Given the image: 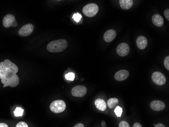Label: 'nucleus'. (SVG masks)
Listing matches in <instances>:
<instances>
[{
	"label": "nucleus",
	"instance_id": "obj_28",
	"mask_svg": "<svg viewBox=\"0 0 169 127\" xmlns=\"http://www.w3.org/2000/svg\"><path fill=\"white\" fill-rule=\"evenodd\" d=\"M84 125L82 123H79L78 124L76 125L74 127H84Z\"/></svg>",
	"mask_w": 169,
	"mask_h": 127
},
{
	"label": "nucleus",
	"instance_id": "obj_6",
	"mask_svg": "<svg viewBox=\"0 0 169 127\" xmlns=\"http://www.w3.org/2000/svg\"><path fill=\"white\" fill-rule=\"evenodd\" d=\"M3 24L4 27L8 28L9 27H17L18 24L16 20L15 17L13 15L9 14L4 17Z\"/></svg>",
	"mask_w": 169,
	"mask_h": 127
},
{
	"label": "nucleus",
	"instance_id": "obj_11",
	"mask_svg": "<svg viewBox=\"0 0 169 127\" xmlns=\"http://www.w3.org/2000/svg\"><path fill=\"white\" fill-rule=\"evenodd\" d=\"M129 76V72L125 69H123L117 72L115 75L114 78L117 81H123L126 80Z\"/></svg>",
	"mask_w": 169,
	"mask_h": 127
},
{
	"label": "nucleus",
	"instance_id": "obj_25",
	"mask_svg": "<svg viewBox=\"0 0 169 127\" xmlns=\"http://www.w3.org/2000/svg\"><path fill=\"white\" fill-rule=\"evenodd\" d=\"M28 125L27 124V123H25L24 121H21L19 123H18L16 127H28Z\"/></svg>",
	"mask_w": 169,
	"mask_h": 127
},
{
	"label": "nucleus",
	"instance_id": "obj_3",
	"mask_svg": "<svg viewBox=\"0 0 169 127\" xmlns=\"http://www.w3.org/2000/svg\"><path fill=\"white\" fill-rule=\"evenodd\" d=\"M1 80L2 83L4 84V88L8 86L15 87L17 86L19 83V79L16 74H12L9 75L5 78Z\"/></svg>",
	"mask_w": 169,
	"mask_h": 127
},
{
	"label": "nucleus",
	"instance_id": "obj_5",
	"mask_svg": "<svg viewBox=\"0 0 169 127\" xmlns=\"http://www.w3.org/2000/svg\"><path fill=\"white\" fill-rule=\"evenodd\" d=\"M50 109L54 113H61L65 110L66 104L65 102L61 100L54 101L50 105Z\"/></svg>",
	"mask_w": 169,
	"mask_h": 127
},
{
	"label": "nucleus",
	"instance_id": "obj_21",
	"mask_svg": "<svg viewBox=\"0 0 169 127\" xmlns=\"http://www.w3.org/2000/svg\"><path fill=\"white\" fill-rule=\"evenodd\" d=\"M82 16L81 14L79 13H75L73 14L72 16V18L73 20H75L76 23H79V21H80V19H82Z\"/></svg>",
	"mask_w": 169,
	"mask_h": 127
},
{
	"label": "nucleus",
	"instance_id": "obj_14",
	"mask_svg": "<svg viewBox=\"0 0 169 127\" xmlns=\"http://www.w3.org/2000/svg\"><path fill=\"white\" fill-rule=\"evenodd\" d=\"M147 40L146 37H144L142 35L139 36L137 39L136 44L138 48L140 49H145L147 45Z\"/></svg>",
	"mask_w": 169,
	"mask_h": 127
},
{
	"label": "nucleus",
	"instance_id": "obj_20",
	"mask_svg": "<svg viewBox=\"0 0 169 127\" xmlns=\"http://www.w3.org/2000/svg\"><path fill=\"white\" fill-rule=\"evenodd\" d=\"M114 113H116V116L118 117H121L123 113V109L120 106H117L114 109Z\"/></svg>",
	"mask_w": 169,
	"mask_h": 127
},
{
	"label": "nucleus",
	"instance_id": "obj_9",
	"mask_svg": "<svg viewBox=\"0 0 169 127\" xmlns=\"http://www.w3.org/2000/svg\"><path fill=\"white\" fill-rule=\"evenodd\" d=\"M34 30V26L33 24L29 23L23 26L19 30V35L21 37H27L33 33Z\"/></svg>",
	"mask_w": 169,
	"mask_h": 127
},
{
	"label": "nucleus",
	"instance_id": "obj_16",
	"mask_svg": "<svg viewBox=\"0 0 169 127\" xmlns=\"http://www.w3.org/2000/svg\"><path fill=\"white\" fill-rule=\"evenodd\" d=\"M120 6L123 10H128L132 7L133 0H120Z\"/></svg>",
	"mask_w": 169,
	"mask_h": 127
},
{
	"label": "nucleus",
	"instance_id": "obj_23",
	"mask_svg": "<svg viewBox=\"0 0 169 127\" xmlns=\"http://www.w3.org/2000/svg\"><path fill=\"white\" fill-rule=\"evenodd\" d=\"M164 65L167 70H169V56H167L164 60Z\"/></svg>",
	"mask_w": 169,
	"mask_h": 127
},
{
	"label": "nucleus",
	"instance_id": "obj_12",
	"mask_svg": "<svg viewBox=\"0 0 169 127\" xmlns=\"http://www.w3.org/2000/svg\"><path fill=\"white\" fill-rule=\"evenodd\" d=\"M166 105L163 102L159 100H155L150 103L151 109L155 111H161L165 109Z\"/></svg>",
	"mask_w": 169,
	"mask_h": 127
},
{
	"label": "nucleus",
	"instance_id": "obj_8",
	"mask_svg": "<svg viewBox=\"0 0 169 127\" xmlns=\"http://www.w3.org/2000/svg\"><path fill=\"white\" fill-rule=\"evenodd\" d=\"M87 88L83 85H79L73 87L72 90V94L76 97H82L87 93Z\"/></svg>",
	"mask_w": 169,
	"mask_h": 127
},
{
	"label": "nucleus",
	"instance_id": "obj_29",
	"mask_svg": "<svg viewBox=\"0 0 169 127\" xmlns=\"http://www.w3.org/2000/svg\"><path fill=\"white\" fill-rule=\"evenodd\" d=\"M155 127H165V125L163 124H161V123H159V124H158L156 125L155 126Z\"/></svg>",
	"mask_w": 169,
	"mask_h": 127
},
{
	"label": "nucleus",
	"instance_id": "obj_32",
	"mask_svg": "<svg viewBox=\"0 0 169 127\" xmlns=\"http://www.w3.org/2000/svg\"><path fill=\"white\" fill-rule=\"evenodd\" d=\"M57 1H61V0H57Z\"/></svg>",
	"mask_w": 169,
	"mask_h": 127
},
{
	"label": "nucleus",
	"instance_id": "obj_2",
	"mask_svg": "<svg viewBox=\"0 0 169 127\" xmlns=\"http://www.w3.org/2000/svg\"><path fill=\"white\" fill-rule=\"evenodd\" d=\"M67 41L64 39L52 41L47 45V50L52 53L61 52L68 47Z\"/></svg>",
	"mask_w": 169,
	"mask_h": 127
},
{
	"label": "nucleus",
	"instance_id": "obj_18",
	"mask_svg": "<svg viewBox=\"0 0 169 127\" xmlns=\"http://www.w3.org/2000/svg\"><path fill=\"white\" fill-rule=\"evenodd\" d=\"M118 100L116 98H113L107 101V106L109 109H113L118 104Z\"/></svg>",
	"mask_w": 169,
	"mask_h": 127
},
{
	"label": "nucleus",
	"instance_id": "obj_13",
	"mask_svg": "<svg viewBox=\"0 0 169 127\" xmlns=\"http://www.w3.org/2000/svg\"><path fill=\"white\" fill-rule=\"evenodd\" d=\"M117 35V33L116 31L114 30H109L107 31H106L105 33L104 34V41L106 42H110L114 40Z\"/></svg>",
	"mask_w": 169,
	"mask_h": 127
},
{
	"label": "nucleus",
	"instance_id": "obj_27",
	"mask_svg": "<svg viewBox=\"0 0 169 127\" xmlns=\"http://www.w3.org/2000/svg\"><path fill=\"white\" fill-rule=\"evenodd\" d=\"M133 127H142V125H141L140 123H136L134 124V125L133 126Z\"/></svg>",
	"mask_w": 169,
	"mask_h": 127
},
{
	"label": "nucleus",
	"instance_id": "obj_19",
	"mask_svg": "<svg viewBox=\"0 0 169 127\" xmlns=\"http://www.w3.org/2000/svg\"><path fill=\"white\" fill-rule=\"evenodd\" d=\"M23 112H24V110L21 107H16L15 110H14V115L17 117H21L23 114Z\"/></svg>",
	"mask_w": 169,
	"mask_h": 127
},
{
	"label": "nucleus",
	"instance_id": "obj_1",
	"mask_svg": "<svg viewBox=\"0 0 169 127\" xmlns=\"http://www.w3.org/2000/svg\"><path fill=\"white\" fill-rule=\"evenodd\" d=\"M19 68L15 64L8 59L0 62V79L5 78L9 75L17 74Z\"/></svg>",
	"mask_w": 169,
	"mask_h": 127
},
{
	"label": "nucleus",
	"instance_id": "obj_7",
	"mask_svg": "<svg viewBox=\"0 0 169 127\" xmlns=\"http://www.w3.org/2000/svg\"><path fill=\"white\" fill-rule=\"evenodd\" d=\"M151 79L154 83L159 86L164 85L166 82V78L165 76L159 72H154L151 76Z\"/></svg>",
	"mask_w": 169,
	"mask_h": 127
},
{
	"label": "nucleus",
	"instance_id": "obj_30",
	"mask_svg": "<svg viewBox=\"0 0 169 127\" xmlns=\"http://www.w3.org/2000/svg\"><path fill=\"white\" fill-rule=\"evenodd\" d=\"M0 127H8V126L5 123H0Z\"/></svg>",
	"mask_w": 169,
	"mask_h": 127
},
{
	"label": "nucleus",
	"instance_id": "obj_10",
	"mask_svg": "<svg viewBox=\"0 0 169 127\" xmlns=\"http://www.w3.org/2000/svg\"><path fill=\"white\" fill-rule=\"evenodd\" d=\"M117 54L121 57L127 56L130 52V47L128 44L126 43H122L118 45L117 49Z\"/></svg>",
	"mask_w": 169,
	"mask_h": 127
},
{
	"label": "nucleus",
	"instance_id": "obj_31",
	"mask_svg": "<svg viewBox=\"0 0 169 127\" xmlns=\"http://www.w3.org/2000/svg\"><path fill=\"white\" fill-rule=\"evenodd\" d=\"M102 127H106V124L105 122L104 121H102L101 123Z\"/></svg>",
	"mask_w": 169,
	"mask_h": 127
},
{
	"label": "nucleus",
	"instance_id": "obj_22",
	"mask_svg": "<svg viewBox=\"0 0 169 127\" xmlns=\"http://www.w3.org/2000/svg\"><path fill=\"white\" fill-rule=\"evenodd\" d=\"M65 79L68 80H73L75 79V75L72 72H69L65 75Z\"/></svg>",
	"mask_w": 169,
	"mask_h": 127
},
{
	"label": "nucleus",
	"instance_id": "obj_24",
	"mask_svg": "<svg viewBox=\"0 0 169 127\" xmlns=\"http://www.w3.org/2000/svg\"><path fill=\"white\" fill-rule=\"evenodd\" d=\"M119 127H130V125L128 123H127V121H123L120 123V124L118 125Z\"/></svg>",
	"mask_w": 169,
	"mask_h": 127
},
{
	"label": "nucleus",
	"instance_id": "obj_26",
	"mask_svg": "<svg viewBox=\"0 0 169 127\" xmlns=\"http://www.w3.org/2000/svg\"><path fill=\"white\" fill-rule=\"evenodd\" d=\"M164 15L166 18L168 20H169V9H166L164 12Z\"/></svg>",
	"mask_w": 169,
	"mask_h": 127
},
{
	"label": "nucleus",
	"instance_id": "obj_15",
	"mask_svg": "<svg viewBox=\"0 0 169 127\" xmlns=\"http://www.w3.org/2000/svg\"><path fill=\"white\" fill-rule=\"evenodd\" d=\"M152 21L154 25L158 27H162L164 23L163 19L159 14H155L152 17Z\"/></svg>",
	"mask_w": 169,
	"mask_h": 127
},
{
	"label": "nucleus",
	"instance_id": "obj_17",
	"mask_svg": "<svg viewBox=\"0 0 169 127\" xmlns=\"http://www.w3.org/2000/svg\"><path fill=\"white\" fill-rule=\"evenodd\" d=\"M95 104L96 108L98 110H100V111H102V112L106 110V107H107L105 101L103 100V99H101V98H99V99H97L95 101Z\"/></svg>",
	"mask_w": 169,
	"mask_h": 127
},
{
	"label": "nucleus",
	"instance_id": "obj_4",
	"mask_svg": "<svg viewBox=\"0 0 169 127\" xmlns=\"http://www.w3.org/2000/svg\"><path fill=\"white\" fill-rule=\"evenodd\" d=\"M98 11V6L94 3L86 5L83 9V12L84 15L89 17H94L97 14Z\"/></svg>",
	"mask_w": 169,
	"mask_h": 127
}]
</instances>
